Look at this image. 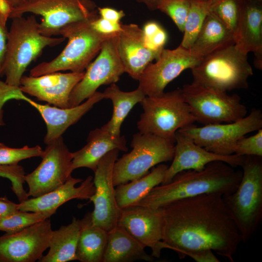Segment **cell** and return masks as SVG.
I'll use <instances>...</instances> for the list:
<instances>
[{
  "mask_svg": "<svg viewBox=\"0 0 262 262\" xmlns=\"http://www.w3.org/2000/svg\"><path fill=\"white\" fill-rule=\"evenodd\" d=\"M262 128V113L253 108L245 117L230 123L208 124L197 127L194 124L179 131L198 146L222 155H231L234 144L249 133Z\"/></svg>",
  "mask_w": 262,
  "mask_h": 262,
  "instance_id": "8fae6325",
  "label": "cell"
},
{
  "mask_svg": "<svg viewBox=\"0 0 262 262\" xmlns=\"http://www.w3.org/2000/svg\"><path fill=\"white\" fill-rule=\"evenodd\" d=\"M214 0H191L190 6L185 21L182 47L189 49L193 44L202 24L211 11Z\"/></svg>",
  "mask_w": 262,
  "mask_h": 262,
  "instance_id": "4dcf8cb0",
  "label": "cell"
},
{
  "mask_svg": "<svg viewBox=\"0 0 262 262\" xmlns=\"http://www.w3.org/2000/svg\"><path fill=\"white\" fill-rule=\"evenodd\" d=\"M53 212H31L18 210L14 214L0 218V230L13 234L49 218Z\"/></svg>",
  "mask_w": 262,
  "mask_h": 262,
  "instance_id": "1f68e13d",
  "label": "cell"
},
{
  "mask_svg": "<svg viewBox=\"0 0 262 262\" xmlns=\"http://www.w3.org/2000/svg\"><path fill=\"white\" fill-rule=\"evenodd\" d=\"M79 220L73 217L67 225L53 230L48 253L39 262H66L77 260L76 250L80 234Z\"/></svg>",
  "mask_w": 262,
  "mask_h": 262,
  "instance_id": "f1b7e54d",
  "label": "cell"
},
{
  "mask_svg": "<svg viewBox=\"0 0 262 262\" xmlns=\"http://www.w3.org/2000/svg\"><path fill=\"white\" fill-rule=\"evenodd\" d=\"M242 176V170H236L226 163L212 162L200 171L187 170L178 173L169 182L155 187L135 205L157 208L204 194L229 195L236 189Z\"/></svg>",
  "mask_w": 262,
  "mask_h": 262,
  "instance_id": "7a4b0ae2",
  "label": "cell"
},
{
  "mask_svg": "<svg viewBox=\"0 0 262 262\" xmlns=\"http://www.w3.org/2000/svg\"><path fill=\"white\" fill-rule=\"evenodd\" d=\"M161 208L165 248L180 259L189 256L197 262H219L214 251L234 262L242 240L222 195L204 194Z\"/></svg>",
  "mask_w": 262,
  "mask_h": 262,
  "instance_id": "6da1fadb",
  "label": "cell"
},
{
  "mask_svg": "<svg viewBox=\"0 0 262 262\" xmlns=\"http://www.w3.org/2000/svg\"><path fill=\"white\" fill-rule=\"evenodd\" d=\"M94 19L75 22L62 27L59 35L67 38L66 47L51 61L43 62L31 69L30 76L37 77L66 70L84 72L99 52L104 41L117 34H106L97 32L91 26V21Z\"/></svg>",
  "mask_w": 262,
  "mask_h": 262,
  "instance_id": "277c9868",
  "label": "cell"
},
{
  "mask_svg": "<svg viewBox=\"0 0 262 262\" xmlns=\"http://www.w3.org/2000/svg\"><path fill=\"white\" fill-rule=\"evenodd\" d=\"M202 58L180 45L173 49L164 48L156 62L149 64L142 73L138 86L146 96H160L169 82Z\"/></svg>",
  "mask_w": 262,
  "mask_h": 262,
  "instance_id": "5bb4252c",
  "label": "cell"
},
{
  "mask_svg": "<svg viewBox=\"0 0 262 262\" xmlns=\"http://www.w3.org/2000/svg\"><path fill=\"white\" fill-rule=\"evenodd\" d=\"M234 44L232 32L211 11L189 49L193 53L203 58Z\"/></svg>",
  "mask_w": 262,
  "mask_h": 262,
  "instance_id": "d4e9b609",
  "label": "cell"
},
{
  "mask_svg": "<svg viewBox=\"0 0 262 262\" xmlns=\"http://www.w3.org/2000/svg\"><path fill=\"white\" fill-rule=\"evenodd\" d=\"M168 166L160 164L145 176L119 185L115 188V200L119 209L135 205L155 187L162 184Z\"/></svg>",
  "mask_w": 262,
  "mask_h": 262,
  "instance_id": "83f0119b",
  "label": "cell"
},
{
  "mask_svg": "<svg viewBox=\"0 0 262 262\" xmlns=\"http://www.w3.org/2000/svg\"><path fill=\"white\" fill-rule=\"evenodd\" d=\"M191 0H160L157 9L169 16L179 31L183 32Z\"/></svg>",
  "mask_w": 262,
  "mask_h": 262,
  "instance_id": "e575fe53",
  "label": "cell"
},
{
  "mask_svg": "<svg viewBox=\"0 0 262 262\" xmlns=\"http://www.w3.org/2000/svg\"><path fill=\"white\" fill-rule=\"evenodd\" d=\"M145 247L119 225L108 231L103 262H152Z\"/></svg>",
  "mask_w": 262,
  "mask_h": 262,
  "instance_id": "484cf974",
  "label": "cell"
},
{
  "mask_svg": "<svg viewBox=\"0 0 262 262\" xmlns=\"http://www.w3.org/2000/svg\"><path fill=\"white\" fill-rule=\"evenodd\" d=\"M136 1L144 4L149 10L154 11L157 10L160 0H136Z\"/></svg>",
  "mask_w": 262,
  "mask_h": 262,
  "instance_id": "ee69618b",
  "label": "cell"
},
{
  "mask_svg": "<svg viewBox=\"0 0 262 262\" xmlns=\"http://www.w3.org/2000/svg\"><path fill=\"white\" fill-rule=\"evenodd\" d=\"M12 20L2 73L7 83L19 86L27 67L43 49L59 45L66 38L42 34L39 30V22L34 15L16 17Z\"/></svg>",
  "mask_w": 262,
  "mask_h": 262,
  "instance_id": "3957f363",
  "label": "cell"
},
{
  "mask_svg": "<svg viewBox=\"0 0 262 262\" xmlns=\"http://www.w3.org/2000/svg\"><path fill=\"white\" fill-rule=\"evenodd\" d=\"M27 13L41 16L39 32L49 37L59 35L60 30L67 24L99 16L93 0H26L12 8L9 18Z\"/></svg>",
  "mask_w": 262,
  "mask_h": 262,
  "instance_id": "9c48e42d",
  "label": "cell"
},
{
  "mask_svg": "<svg viewBox=\"0 0 262 262\" xmlns=\"http://www.w3.org/2000/svg\"><path fill=\"white\" fill-rule=\"evenodd\" d=\"M8 31L6 25L0 21V77H2V67L6 53Z\"/></svg>",
  "mask_w": 262,
  "mask_h": 262,
  "instance_id": "60d3db41",
  "label": "cell"
},
{
  "mask_svg": "<svg viewBox=\"0 0 262 262\" xmlns=\"http://www.w3.org/2000/svg\"><path fill=\"white\" fill-rule=\"evenodd\" d=\"M25 171L21 165H0V177L9 179L11 183V189L18 201L22 202L29 198L27 192L23 188Z\"/></svg>",
  "mask_w": 262,
  "mask_h": 262,
  "instance_id": "d590c367",
  "label": "cell"
},
{
  "mask_svg": "<svg viewBox=\"0 0 262 262\" xmlns=\"http://www.w3.org/2000/svg\"><path fill=\"white\" fill-rule=\"evenodd\" d=\"M117 225L142 244L148 247L153 257L160 258L165 248L162 241L163 217L162 208L135 205L120 209Z\"/></svg>",
  "mask_w": 262,
  "mask_h": 262,
  "instance_id": "e0dca14e",
  "label": "cell"
},
{
  "mask_svg": "<svg viewBox=\"0 0 262 262\" xmlns=\"http://www.w3.org/2000/svg\"><path fill=\"white\" fill-rule=\"evenodd\" d=\"M117 50L125 72L137 81L146 66L157 60L162 51L149 48L143 29L133 23L121 24Z\"/></svg>",
  "mask_w": 262,
  "mask_h": 262,
  "instance_id": "ffe728a7",
  "label": "cell"
},
{
  "mask_svg": "<svg viewBox=\"0 0 262 262\" xmlns=\"http://www.w3.org/2000/svg\"><path fill=\"white\" fill-rule=\"evenodd\" d=\"M9 4L10 5V6L12 7V9L13 8L16 7V6L18 5L20 3L23 2V1L26 0H6Z\"/></svg>",
  "mask_w": 262,
  "mask_h": 262,
  "instance_id": "f6af8a7d",
  "label": "cell"
},
{
  "mask_svg": "<svg viewBox=\"0 0 262 262\" xmlns=\"http://www.w3.org/2000/svg\"><path fill=\"white\" fill-rule=\"evenodd\" d=\"M49 218L13 234L0 236V262H34L49 246L52 233Z\"/></svg>",
  "mask_w": 262,
  "mask_h": 262,
  "instance_id": "2e32d148",
  "label": "cell"
},
{
  "mask_svg": "<svg viewBox=\"0 0 262 262\" xmlns=\"http://www.w3.org/2000/svg\"><path fill=\"white\" fill-rule=\"evenodd\" d=\"M256 0V1H262V0Z\"/></svg>",
  "mask_w": 262,
  "mask_h": 262,
  "instance_id": "bcb514c9",
  "label": "cell"
},
{
  "mask_svg": "<svg viewBox=\"0 0 262 262\" xmlns=\"http://www.w3.org/2000/svg\"><path fill=\"white\" fill-rule=\"evenodd\" d=\"M235 46L240 51L255 55L254 65L262 68V1L243 0Z\"/></svg>",
  "mask_w": 262,
  "mask_h": 262,
  "instance_id": "603a6c76",
  "label": "cell"
},
{
  "mask_svg": "<svg viewBox=\"0 0 262 262\" xmlns=\"http://www.w3.org/2000/svg\"><path fill=\"white\" fill-rule=\"evenodd\" d=\"M245 156L233 154H218L196 144L188 135L178 131L175 136V150L172 163L168 167L163 182H169L178 173L187 170L200 171L209 163L222 161L235 168L242 166Z\"/></svg>",
  "mask_w": 262,
  "mask_h": 262,
  "instance_id": "ac0fdd59",
  "label": "cell"
},
{
  "mask_svg": "<svg viewBox=\"0 0 262 262\" xmlns=\"http://www.w3.org/2000/svg\"><path fill=\"white\" fill-rule=\"evenodd\" d=\"M115 149L128 151L125 136L113 135L102 127L96 128L89 132L86 144L73 152V169L86 167L95 172L100 159Z\"/></svg>",
  "mask_w": 262,
  "mask_h": 262,
  "instance_id": "cb8c5ba5",
  "label": "cell"
},
{
  "mask_svg": "<svg viewBox=\"0 0 262 262\" xmlns=\"http://www.w3.org/2000/svg\"><path fill=\"white\" fill-rule=\"evenodd\" d=\"M243 0H214L211 9L229 29L234 40L239 24Z\"/></svg>",
  "mask_w": 262,
  "mask_h": 262,
  "instance_id": "d6a6232c",
  "label": "cell"
},
{
  "mask_svg": "<svg viewBox=\"0 0 262 262\" xmlns=\"http://www.w3.org/2000/svg\"><path fill=\"white\" fill-rule=\"evenodd\" d=\"M18 211V204L9 200L5 196L0 197V218L9 216Z\"/></svg>",
  "mask_w": 262,
  "mask_h": 262,
  "instance_id": "b9f144b4",
  "label": "cell"
},
{
  "mask_svg": "<svg viewBox=\"0 0 262 262\" xmlns=\"http://www.w3.org/2000/svg\"><path fill=\"white\" fill-rule=\"evenodd\" d=\"M12 11V7L6 0H0V21L4 25L9 18Z\"/></svg>",
  "mask_w": 262,
  "mask_h": 262,
  "instance_id": "7bdbcfd3",
  "label": "cell"
},
{
  "mask_svg": "<svg viewBox=\"0 0 262 262\" xmlns=\"http://www.w3.org/2000/svg\"><path fill=\"white\" fill-rule=\"evenodd\" d=\"M82 180L71 177L64 184L42 196L28 198L18 204L21 211L56 213L60 206L73 199H88L95 193L93 178Z\"/></svg>",
  "mask_w": 262,
  "mask_h": 262,
  "instance_id": "7402d4cb",
  "label": "cell"
},
{
  "mask_svg": "<svg viewBox=\"0 0 262 262\" xmlns=\"http://www.w3.org/2000/svg\"><path fill=\"white\" fill-rule=\"evenodd\" d=\"M145 41L147 46L153 50H162L167 41L165 31L156 22L147 23L143 29Z\"/></svg>",
  "mask_w": 262,
  "mask_h": 262,
  "instance_id": "74e56055",
  "label": "cell"
},
{
  "mask_svg": "<svg viewBox=\"0 0 262 262\" xmlns=\"http://www.w3.org/2000/svg\"><path fill=\"white\" fill-rule=\"evenodd\" d=\"M102 93L104 98L110 99L113 105L112 117L102 127L113 135L120 136V128L124 119L132 108L146 96L139 86L133 91L124 92L115 83L110 84Z\"/></svg>",
  "mask_w": 262,
  "mask_h": 262,
  "instance_id": "f546056e",
  "label": "cell"
},
{
  "mask_svg": "<svg viewBox=\"0 0 262 262\" xmlns=\"http://www.w3.org/2000/svg\"><path fill=\"white\" fill-rule=\"evenodd\" d=\"M119 33L104 41L96 59L86 68L83 78L71 92L69 108L91 97L100 86L116 82L125 72L117 50Z\"/></svg>",
  "mask_w": 262,
  "mask_h": 262,
  "instance_id": "7c38bea8",
  "label": "cell"
},
{
  "mask_svg": "<svg viewBox=\"0 0 262 262\" xmlns=\"http://www.w3.org/2000/svg\"><path fill=\"white\" fill-rule=\"evenodd\" d=\"M79 222L80 230L76 250L77 260L103 262L108 231L93 223L91 213H87Z\"/></svg>",
  "mask_w": 262,
  "mask_h": 262,
  "instance_id": "4316f807",
  "label": "cell"
},
{
  "mask_svg": "<svg viewBox=\"0 0 262 262\" xmlns=\"http://www.w3.org/2000/svg\"><path fill=\"white\" fill-rule=\"evenodd\" d=\"M131 147L132 150L115 163V187L145 176L155 166L172 161L174 155V142L152 134L135 133Z\"/></svg>",
  "mask_w": 262,
  "mask_h": 262,
  "instance_id": "ba28073f",
  "label": "cell"
},
{
  "mask_svg": "<svg viewBox=\"0 0 262 262\" xmlns=\"http://www.w3.org/2000/svg\"><path fill=\"white\" fill-rule=\"evenodd\" d=\"M241 167L242 176L236 189L223 197L245 243L262 219V156H245Z\"/></svg>",
  "mask_w": 262,
  "mask_h": 262,
  "instance_id": "5b68a950",
  "label": "cell"
},
{
  "mask_svg": "<svg viewBox=\"0 0 262 262\" xmlns=\"http://www.w3.org/2000/svg\"><path fill=\"white\" fill-rule=\"evenodd\" d=\"M98 11L100 17L113 22L120 23L125 16L123 10L118 11L109 7H98Z\"/></svg>",
  "mask_w": 262,
  "mask_h": 262,
  "instance_id": "ab89813d",
  "label": "cell"
},
{
  "mask_svg": "<svg viewBox=\"0 0 262 262\" xmlns=\"http://www.w3.org/2000/svg\"><path fill=\"white\" fill-rule=\"evenodd\" d=\"M84 72H55L37 77L23 76L19 88L23 93L33 96L39 100L59 108H69L71 92L82 79Z\"/></svg>",
  "mask_w": 262,
  "mask_h": 262,
  "instance_id": "d6986e66",
  "label": "cell"
},
{
  "mask_svg": "<svg viewBox=\"0 0 262 262\" xmlns=\"http://www.w3.org/2000/svg\"><path fill=\"white\" fill-rule=\"evenodd\" d=\"M91 26L95 30L102 34L118 33L121 30L120 23L113 22L100 16L91 21Z\"/></svg>",
  "mask_w": 262,
  "mask_h": 262,
  "instance_id": "f35d334b",
  "label": "cell"
},
{
  "mask_svg": "<svg viewBox=\"0 0 262 262\" xmlns=\"http://www.w3.org/2000/svg\"><path fill=\"white\" fill-rule=\"evenodd\" d=\"M140 103L144 112L137 127L141 133L152 134L175 143L176 132L196 122L180 88L160 96H146Z\"/></svg>",
  "mask_w": 262,
  "mask_h": 262,
  "instance_id": "8992f818",
  "label": "cell"
},
{
  "mask_svg": "<svg viewBox=\"0 0 262 262\" xmlns=\"http://www.w3.org/2000/svg\"><path fill=\"white\" fill-rule=\"evenodd\" d=\"M41 158L39 165L24 176L29 197H36L52 191L72 177L73 152L62 136L47 144Z\"/></svg>",
  "mask_w": 262,
  "mask_h": 262,
  "instance_id": "4fadbf2b",
  "label": "cell"
},
{
  "mask_svg": "<svg viewBox=\"0 0 262 262\" xmlns=\"http://www.w3.org/2000/svg\"><path fill=\"white\" fill-rule=\"evenodd\" d=\"M190 69L193 82L226 92L247 89L253 74L247 54L235 44L203 57Z\"/></svg>",
  "mask_w": 262,
  "mask_h": 262,
  "instance_id": "52a82bcc",
  "label": "cell"
},
{
  "mask_svg": "<svg viewBox=\"0 0 262 262\" xmlns=\"http://www.w3.org/2000/svg\"><path fill=\"white\" fill-rule=\"evenodd\" d=\"M44 150L39 146L21 148H12L0 143V165H15L22 160L33 157H42Z\"/></svg>",
  "mask_w": 262,
  "mask_h": 262,
  "instance_id": "836d02e7",
  "label": "cell"
},
{
  "mask_svg": "<svg viewBox=\"0 0 262 262\" xmlns=\"http://www.w3.org/2000/svg\"><path fill=\"white\" fill-rule=\"evenodd\" d=\"M231 152L243 156H262V129L252 136L239 139L233 146Z\"/></svg>",
  "mask_w": 262,
  "mask_h": 262,
  "instance_id": "8d00e7d4",
  "label": "cell"
},
{
  "mask_svg": "<svg viewBox=\"0 0 262 262\" xmlns=\"http://www.w3.org/2000/svg\"><path fill=\"white\" fill-rule=\"evenodd\" d=\"M102 92L96 91L83 103L71 108H61L37 103L24 94L20 100L27 101L39 113L47 126L44 143L48 144L62 136L71 125L77 123L95 104L103 99Z\"/></svg>",
  "mask_w": 262,
  "mask_h": 262,
  "instance_id": "44dd1931",
  "label": "cell"
},
{
  "mask_svg": "<svg viewBox=\"0 0 262 262\" xmlns=\"http://www.w3.org/2000/svg\"><path fill=\"white\" fill-rule=\"evenodd\" d=\"M119 151L113 149L99 161L93 179L95 192L89 198L94 205L91 213L93 223L107 231L117 225L120 210L116 202L113 183L114 166Z\"/></svg>",
  "mask_w": 262,
  "mask_h": 262,
  "instance_id": "9a60e30c",
  "label": "cell"
},
{
  "mask_svg": "<svg viewBox=\"0 0 262 262\" xmlns=\"http://www.w3.org/2000/svg\"><path fill=\"white\" fill-rule=\"evenodd\" d=\"M181 90L196 121L203 125L230 123L247 115L246 107L237 94L228 95L193 82L184 84Z\"/></svg>",
  "mask_w": 262,
  "mask_h": 262,
  "instance_id": "30bf717a",
  "label": "cell"
}]
</instances>
